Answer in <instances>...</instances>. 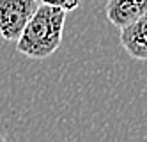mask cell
<instances>
[{
    "label": "cell",
    "instance_id": "obj_1",
    "mask_svg": "<svg viewBox=\"0 0 147 142\" xmlns=\"http://www.w3.org/2000/svg\"><path fill=\"white\" fill-rule=\"evenodd\" d=\"M66 14L64 9L41 2L16 41V50L28 59H46L53 55L62 43Z\"/></svg>",
    "mask_w": 147,
    "mask_h": 142
},
{
    "label": "cell",
    "instance_id": "obj_2",
    "mask_svg": "<svg viewBox=\"0 0 147 142\" xmlns=\"http://www.w3.org/2000/svg\"><path fill=\"white\" fill-rule=\"evenodd\" d=\"M39 4V0H0V36L16 43Z\"/></svg>",
    "mask_w": 147,
    "mask_h": 142
},
{
    "label": "cell",
    "instance_id": "obj_3",
    "mask_svg": "<svg viewBox=\"0 0 147 142\" xmlns=\"http://www.w3.org/2000/svg\"><path fill=\"white\" fill-rule=\"evenodd\" d=\"M121 45L135 60H147V13L121 29Z\"/></svg>",
    "mask_w": 147,
    "mask_h": 142
},
{
    "label": "cell",
    "instance_id": "obj_4",
    "mask_svg": "<svg viewBox=\"0 0 147 142\" xmlns=\"http://www.w3.org/2000/svg\"><path fill=\"white\" fill-rule=\"evenodd\" d=\"M105 11L110 23L122 29L147 13V0H107Z\"/></svg>",
    "mask_w": 147,
    "mask_h": 142
},
{
    "label": "cell",
    "instance_id": "obj_5",
    "mask_svg": "<svg viewBox=\"0 0 147 142\" xmlns=\"http://www.w3.org/2000/svg\"><path fill=\"white\" fill-rule=\"evenodd\" d=\"M43 4H48V5H53V7H60L64 9L66 13H71V11H75L82 0H41Z\"/></svg>",
    "mask_w": 147,
    "mask_h": 142
},
{
    "label": "cell",
    "instance_id": "obj_6",
    "mask_svg": "<svg viewBox=\"0 0 147 142\" xmlns=\"http://www.w3.org/2000/svg\"><path fill=\"white\" fill-rule=\"evenodd\" d=\"M0 142H7V140H5V139H4V137H0Z\"/></svg>",
    "mask_w": 147,
    "mask_h": 142
},
{
    "label": "cell",
    "instance_id": "obj_7",
    "mask_svg": "<svg viewBox=\"0 0 147 142\" xmlns=\"http://www.w3.org/2000/svg\"><path fill=\"white\" fill-rule=\"evenodd\" d=\"M39 2H41V0H39Z\"/></svg>",
    "mask_w": 147,
    "mask_h": 142
}]
</instances>
